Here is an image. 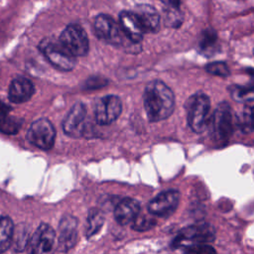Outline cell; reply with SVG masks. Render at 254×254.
Masks as SVG:
<instances>
[{"label": "cell", "instance_id": "16", "mask_svg": "<svg viewBox=\"0 0 254 254\" xmlns=\"http://www.w3.org/2000/svg\"><path fill=\"white\" fill-rule=\"evenodd\" d=\"M133 13L136 15L145 33H155L159 30L160 15L153 6L140 4L135 7Z\"/></svg>", "mask_w": 254, "mask_h": 254}, {"label": "cell", "instance_id": "11", "mask_svg": "<svg viewBox=\"0 0 254 254\" xmlns=\"http://www.w3.org/2000/svg\"><path fill=\"white\" fill-rule=\"evenodd\" d=\"M180 191L168 190L156 195L148 205V210L152 215L167 217L175 212L180 202Z\"/></svg>", "mask_w": 254, "mask_h": 254}, {"label": "cell", "instance_id": "12", "mask_svg": "<svg viewBox=\"0 0 254 254\" xmlns=\"http://www.w3.org/2000/svg\"><path fill=\"white\" fill-rule=\"evenodd\" d=\"M56 238L53 227L41 223L29 242L30 254H53L56 249Z\"/></svg>", "mask_w": 254, "mask_h": 254}, {"label": "cell", "instance_id": "31", "mask_svg": "<svg viewBox=\"0 0 254 254\" xmlns=\"http://www.w3.org/2000/svg\"><path fill=\"white\" fill-rule=\"evenodd\" d=\"M253 53H254V52H253Z\"/></svg>", "mask_w": 254, "mask_h": 254}, {"label": "cell", "instance_id": "26", "mask_svg": "<svg viewBox=\"0 0 254 254\" xmlns=\"http://www.w3.org/2000/svg\"><path fill=\"white\" fill-rule=\"evenodd\" d=\"M205 70L208 73L221 77H227L230 74V70L227 64L222 62H212L207 64L205 65Z\"/></svg>", "mask_w": 254, "mask_h": 254}, {"label": "cell", "instance_id": "10", "mask_svg": "<svg viewBox=\"0 0 254 254\" xmlns=\"http://www.w3.org/2000/svg\"><path fill=\"white\" fill-rule=\"evenodd\" d=\"M122 111V102L116 95H106L96 101L94 108V118L99 125L113 123Z\"/></svg>", "mask_w": 254, "mask_h": 254}, {"label": "cell", "instance_id": "14", "mask_svg": "<svg viewBox=\"0 0 254 254\" xmlns=\"http://www.w3.org/2000/svg\"><path fill=\"white\" fill-rule=\"evenodd\" d=\"M34 93L35 86L30 79L24 76H16L9 85L8 97L11 102L20 104L28 101Z\"/></svg>", "mask_w": 254, "mask_h": 254}, {"label": "cell", "instance_id": "28", "mask_svg": "<svg viewBox=\"0 0 254 254\" xmlns=\"http://www.w3.org/2000/svg\"><path fill=\"white\" fill-rule=\"evenodd\" d=\"M29 240V235L28 231L26 229H23L22 227L19 226V229L14 230V236H13V241H14V247L17 251H22L26 245L28 244Z\"/></svg>", "mask_w": 254, "mask_h": 254}, {"label": "cell", "instance_id": "5", "mask_svg": "<svg viewBox=\"0 0 254 254\" xmlns=\"http://www.w3.org/2000/svg\"><path fill=\"white\" fill-rule=\"evenodd\" d=\"M188 123L195 133H201L207 124L210 100L204 93H195L187 102Z\"/></svg>", "mask_w": 254, "mask_h": 254}, {"label": "cell", "instance_id": "1", "mask_svg": "<svg viewBox=\"0 0 254 254\" xmlns=\"http://www.w3.org/2000/svg\"><path fill=\"white\" fill-rule=\"evenodd\" d=\"M143 101L147 117L151 122L167 119L175 108V95L172 89L158 79L152 80L146 85Z\"/></svg>", "mask_w": 254, "mask_h": 254}, {"label": "cell", "instance_id": "29", "mask_svg": "<svg viewBox=\"0 0 254 254\" xmlns=\"http://www.w3.org/2000/svg\"><path fill=\"white\" fill-rule=\"evenodd\" d=\"M187 254H215V249L208 244H197L186 248Z\"/></svg>", "mask_w": 254, "mask_h": 254}, {"label": "cell", "instance_id": "24", "mask_svg": "<svg viewBox=\"0 0 254 254\" xmlns=\"http://www.w3.org/2000/svg\"><path fill=\"white\" fill-rule=\"evenodd\" d=\"M156 225V219L150 214H138L132 224V228L137 231H145Z\"/></svg>", "mask_w": 254, "mask_h": 254}, {"label": "cell", "instance_id": "8", "mask_svg": "<svg viewBox=\"0 0 254 254\" xmlns=\"http://www.w3.org/2000/svg\"><path fill=\"white\" fill-rule=\"evenodd\" d=\"M26 137L35 147L42 150H50L55 143L56 129L50 120L40 118L31 124Z\"/></svg>", "mask_w": 254, "mask_h": 254}, {"label": "cell", "instance_id": "18", "mask_svg": "<svg viewBox=\"0 0 254 254\" xmlns=\"http://www.w3.org/2000/svg\"><path fill=\"white\" fill-rule=\"evenodd\" d=\"M12 109L0 100V132L8 135L16 134L22 126V120L11 115Z\"/></svg>", "mask_w": 254, "mask_h": 254}, {"label": "cell", "instance_id": "6", "mask_svg": "<svg viewBox=\"0 0 254 254\" xmlns=\"http://www.w3.org/2000/svg\"><path fill=\"white\" fill-rule=\"evenodd\" d=\"M59 41L73 57H83L88 53L89 41L86 32L78 24H69L62 32Z\"/></svg>", "mask_w": 254, "mask_h": 254}, {"label": "cell", "instance_id": "7", "mask_svg": "<svg viewBox=\"0 0 254 254\" xmlns=\"http://www.w3.org/2000/svg\"><path fill=\"white\" fill-rule=\"evenodd\" d=\"M210 133L217 141H226L232 135V111L227 102H220L216 106L210 119Z\"/></svg>", "mask_w": 254, "mask_h": 254}, {"label": "cell", "instance_id": "4", "mask_svg": "<svg viewBox=\"0 0 254 254\" xmlns=\"http://www.w3.org/2000/svg\"><path fill=\"white\" fill-rule=\"evenodd\" d=\"M39 49L46 59L60 70H71L76 64V58L70 55L59 40L46 38L39 44Z\"/></svg>", "mask_w": 254, "mask_h": 254}, {"label": "cell", "instance_id": "27", "mask_svg": "<svg viewBox=\"0 0 254 254\" xmlns=\"http://www.w3.org/2000/svg\"><path fill=\"white\" fill-rule=\"evenodd\" d=\"M108 84V79L101 75L89 76L83 83V88L85 90H93L106 86Z\"/></svg>", "mask_w": 254, "mask_h": 254}, {"label": "cell", "instance_id": "25", "mask_svg": "<svg viewBox=\"0 0 254 254\" xmlns=\"http://www.w3.org/2000/svg\"><path fill=\"white\" fill-rule=\"evenodd\" d=\"M165 11V23L167 26L178 28L183 22V16L180 9L164 8Z\"/></svg>", "mask_w": 254, "mask_h": 254}, {"label": "cell", "instance_id": "15", "mask_svg": "<svg viewBox=\"0 0 254 254\" xmlns=\"http://www.w3.org/2000/svg\"><path fill=\"white\" fill-rule=\"evenodd\" d=\"M119 24L126 37L133 44H140L145 32L133 11H122L119 14Z\"/></svg>", "mask_w": 254, "mask_h": 254}, {"label": "cell", "instance_id": "3", "mask_svg": "<svg viewBox=\"0 0 254 254\" xmlns=\"http://www.w3.org/2000/svg\"><path fill=\"white\" fill-rule=\"evenodd\" d=\"M215 239L214 227L209 223H197L182 229L173 241V248H188L207 244Z\"/></svg>", "mask_w": 254, "mask_h": 254}, {"label": "cell", "instance_id": "17", "mask_svg": "<svg viewBox=\"0 0 254 254\" xmlns=\"http://www.w3.org/2000/svg\"><path fill=\"white\" fill-rule=\"evenodd\" d=\"M140 211V203L130 197L123 198L118 202L114 210V217L121 225L133 222Z\"/></svg>", "mask_w": 254, "mask_h": 254}, {"label": "cell", "instance_id": "22", "mask_svg": "<svg viewBox=\"0 0 254 254\" xmlns=\"http://www.w3.org/2000/svg\"><path fill=\"white\" fill-rule=\"evenodd\" d=\"M238 126L243 133H251L254 131V108L246 106L240 117L237 119Z\"/></svg>", "mask_w": 254, "mask_h": 254}, {"label": "cell", "instance_id": "2", "mask_svg": "<svg viewBox=\"0 0 254 254\" xmlns=\"http://www.w3.org/2000/svg\"><path fill=\"white\" fill-rule=\"evenodd\" d=\"M95 35L105 43L115 47H126L133 44L124 34L119 23L106 14H99L93 23Z\"/></svg>", "mask_w": 254, "mask_h": 254}, {"label": "cell", "instance_id": "20", "mask_svg": "<svg viewBox=\"0 0 254 254\" xmlns=\"http://www.w3.org/2000/svg\"><path fill=\"white\" fill-rule=\"evenodd\" d=\"M216 42H217L216 32L211 28L205 29L201 33L198 40V47L200 52L204 53L205 56H209L210 54L213 53Z\"/></svg>", "mask_w": 254, "mask_h": 254}, {"label": "cell", "instance_id": "13", "mask_svg": "<svg viewBox=\"0 0 254 254\" xmlns=\"http://www.w3.org/2000/svg\"><path fill=\"white\" fill-rule=\"evenodd\" d=\"M77 239V219L65 214L62 217L59 224L58 248L62 252H66L71 249Z\"/></svg>", "mask_w": 254, "mask_h": 254}, {"label": "cell", "instance_id": "19", "mask_svg": "<svg viewBox=\"0 0 254 254\" xmlns=\"http://www.w3.org/2000/svg\"><path fill=\"white\" fill-rule=\"evenodd\" d=\"M14 236L13 221L8 216L0 217V254L5 252L12 244Z\"/></svg>", "mask_w": 254, "mask_h": 254}, {"label": "cell", "instance_id": "21", "mask_svg": "<svg viewBox=\"0 0 254 254\" xmlns=\"http://www.w3.org/2000/svg\"><path fill=\"white\" fill-rule=\"evenodd\" d=\"M104 222V216L99 209L93 208L89 211L87 217V226H86V236L88 238L95 235L100 228L102 227Z\"/></svg>", "mask_w": 254, "mask_h": 254}, {"label": "cell", "instance_id": "9", "mask_svg": "<svg viewBox=\"0 0 254 254\" xmlns=\"http://www.w3.org/2000/svg\"><path fill=\"white\" fill-rule=\"evenodd\" d=\"M86 114V107L82 102L78 101L74 103L63 121L64 134L72 138L86 136L87 132H89L85 123Z\"/></svg>", "mask_w": 254, "mask_h": 254}, {"label": "cell", "instance_id": "30", "mask_svg": "<svg viewBox=\"0 0 254 254\" xmlns=\"http://www.w3.org/2000/svg\"><path fill=\"white\" fill-rule=\"evenodd\" d=\"M164 3L165 8H172V9H180L181 7V0H161Z\"/></svg>", "mask_w": 254, "mask_h": 254}, {"label": "cell", "instance_id": "23", "mask_svg": "<svg viewBox=\"0 0 254 254\" xmlns=\"http://www.w3.org/2000/svg\"><path fill=\"white\" fill-rule=\"evenodd\" d=\"M231 97L237 102H249L254 100V86H232L230 88Z\"/></svg>", "mask_w": 254, "mask_h": 254}]
</instances>
